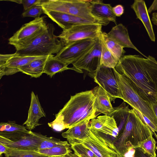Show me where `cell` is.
<instances>
[{
  "label": "cell",
  "instance_id": "cell-1",
  "mask_svg": "<svg viewBox=\"0 0 157 157\" xmlns=\"http://www.w3.org/2000/svg\"><path fill=\"white\" fill-rule=\"evenodd\" d=\"M115 68L132 82L145 100L150 103L157 101V61L154 57L124 55Z\"/></svg>",
  "mask_w": 157,
  "mask_h": 157
},
{
  "label": "cell",
  "instance_id": "cell-2",
  "mask_svg": "<svg viewBox=\"0 0 157 157\" xmlns=\"http://www.w3.org/2000/svg\"><path fill=\"white\" fill-rule=\"evenodd\" d=\"M95 98L92 90L71 96L63 108L55 115V119L48 123V125L55 131L60 132L96 117L94 109Z\"/></svg>",
  "mask_w": 157,
  "mask_h": 157
},
{
  "label": "cell",
  "instance_id": "cell-3",
  "mask_svg": "<svg viewBox=\"0 0 157 157\" xmlns=\"http://www.w3.org/2000/svg\"><path fill=\"white\" fill-rule=\"evenodd\" d=\"M152 134L140 114L132 109L130 111L124 128L113 143L121 157H124L128 150L137 147L139 143Z\"/></svg>",
  "mask_w": 157,
  "mask_h": 157
},
{
  "label": "cell",
  "instance_id": "cell-4",
  "mask_svg": "<svg viewBox=\"0 0 157 157\" xmlns=\"http://www.w3.org/2000/svg\"><path fill=\"white\" fill-rule=\"evenodd\" d=\"M118 84L120 98L137 111L142 117H146L150 122L151 129L157 132V118L151 103L144 98L132 82L125 76L113 68Z\"/></svg>",
  "mask_w": 157,
  "mask_h": 157
},
{
  "label": "cell",
  "instance_id": "cell-5",
  "mask_svg": "<svg viewBox=\"0 0 157 157\" xmlns=\"http://www.w3.org/2000/svg\"><path fill=\"white\" fill-rule=\"evenodd\" d=\"M54 25L48 24L47 29L30 43L17 50L15 53L20 56H47L58 53L65 46L54 34Z\"/></svg>",
  "mask_w": 157,
  "mask_h": 157
},
{
  "label": "cell",
  "instance_id": "cell-6",
  "mask_svg": "<svg viewBox=\"0 0 157 157\" xmlns=\"http://www.w3.org/2000/svg\"><path fill=\"white\" fill-rule=\"evenodd\" d=\"M44 10H52L74 16L102 26L110 21L93 15L91 4L85 0H43L40 3Z\"/></svg>",
  "mask_w": 157,
  "mask_h": 157
},
{
  "label": "cell",
  "instance_id": "cell-7",
  "mask_svg": "<svg viewBox=\"0 0 157 157\" xmlns=\"http://www.w3.org/2000/svg\"><path fill=\"white\" fill-rule=\"evenodd\" d=\"M42 16L24 24L8 40V44L17 50L27 45L43 32L47 28L45 20Z\"/></svg>",
  "mask_w": 157,
  "mask_h": 157
},
{
  "label": "cell",
  "instance_id": "cell-8",
  "mask_svg": "<svg viewBox=\"0 0 157 157\" xmlns=\"http://www.w3.org/2000/svg\"><path fill=\"white\" fill-rule=\"evenodd\" d=\"M40 141L35 132H0V143L6 147L38 151Z\"/></svg>",
  "mask_w": 157,
  "mask_h": 157
},
{
  "label": "cell",
  "instance_id": "cell-9",
  "mask_svg": "<svg viewBox=\"0 0 157 157\" xmlns=\"http://www.w3.org/2000/svg\"><path fill=\"white\" fill-rule=\"evenodd\" d=\"M106 136L90 129V133L85 140L75 144H82L91 150L98 157H121L113 141L106 137Z\"/></svg>",
  "mask_w": 157,
  "mask_h": 157
},
{
  "label": "cell",
  "instance_id": "cell-10",
  "mask_svg": "<svg viewBox=\"0 0 157 157\" xmlns=\"http://www.w3.org/2000/svg\"><path fill=\"white\" fill-rule=\"evenodd\" d=\"M102 27L96 24L74 26L63 30L57 36L65 46L77 40L98 38L102 33Z\"/></svg>",
  "mask_w": 157,
  "mask_h": 157
},
{
  "label": "cell",
  "instance_id": "cell-11",
  "mask_svg": "<svg viewBox=\"0 0 157 157\" xmlns=\"http://www.w3.org/2000/svg\"><path fill=\"white\" fill-rule=\"evenodd\" d=\"M98 38L72 42L65 46L54 57L68 65L72 64L94 46Z\"/></svg>",
  "mask_w": 157,
  "mask_h": 157
},
{
  "label": "cell",
  "instance_id": "cell-12",
  "mask_svg": "<svg viewBox=\"0 0 157 157\" xmlns=\"http://www.w3.org/2000/svg\"><path fill=\"white\" fill-rule=\"evenodd\" d=\"M94 81L109 94L111 101L120 98V94L113 68L102 65L94 72L89 73Z\"/></svg>",
  "mask_w": 157,
  "mask_h": 157
},
{
  "label": "cell",
  "instance_id": "cell-13",
  "mask_svg": "<svg viewBox=\"0 0 157 157\" xmlns=\"http://www.w3.org/2000/svg\"><path fill=\"white\" fill-rule=\"evenodd\" d=\"M99 37L94 46L79 59L72 64L73 70L82 73V70H84L88 71L89 73H92L100 67L101 44Z\"/></svg>",
  "mask_w": 157,
  "mask_h": 157
},
{
  "label": "cell",
  "instance_id": "cell-14",
  "mask_svg": "<svg viewBox=\"0 0 157 157\" xmlns=\"http://www.w3.org/2000/svg\"><path fill=\"white\" fill-rule=\"evenodd\" d=\"M42 56H20L15 52L0 55V77L11 75L20 72L22 67L31 61Z\"/></svg>",
  "mask_w": 157,
  "mask_h": 157
},
{
  "label": "cell",
  "instance_id": "cell-15",
  "mask_svg": "<svg viewBox=\"0 0 157 157\" xmlns=\"http://www.w3.org/2000/svg\"><path fill=\"white\" fill-rule=\"evenodd\" d=\"M89 127L91 130L115 138L119 134L118 128L113 116L104 115L94 118L90 121Z\"/></svg>",
  "mask_w": 157,
  "mask_h": 157
},
{
  "label": "cell",
  "instance_id": "cell-16",
  "mask_svg": "<svg viewBox=\"0 0 157 157\" xmlns=\"http://www.w3.org/2000/svg\"><path fill=\"white\" fill-rule=\"evenodd\" d=\"M44 10L45 14L56 23L63 30L74 26L97 24L94 22L70 14L53 11Z\"/></svg>",
  "mask_w": 157,
  "mask_h": 157
},
{
  "label": "cell",
  "instance_id": "cell-17",
  "mask_svg": "<svg viewBox=\"0 0 157 157\" xmlns=\"http://www.w3.org/2000/svg\"><path fill=\"white\" fill-rule=\"evenodd\" d=\"M46 117V114L41 105L38 95L32 91L28 117L23 125H25L29 130L32 131L36 127L41 124L39 123L40 119Z\"/></svg>",
  "mask_w": 157,
  "mask_h": 157
},
{
  "label": "cell",
  "instance_id": "cell-18",
  "mask_svg": "<svg viewBox=\"0 0 157 157\" xmlns=\"http://www.w3.org/2000/svg\"><path fill=\"white\" fill-rule=\"evenodd\" d=\"M95 96L94 109L96 115L100 113L108 115L114 110L108 94L99 86L92 90Z\"/></svg>",
  "mask_w": 157,
  "mask_h": 157
},
{
  "label": "cell",
  "instance_id": "cell-19",
  "mask_svg": "<svg viewBox=\"0 0 157 157\" xmlns=\"http://www.w3.org/2000/svg\"><path fill=\"white\" fill-rule=\"evenodd\" d=\"M131 6L134 11L137 18L142 23L151 40L155 42V36L145 1L143 0H135Z\"/></svg>",
  "mask_w": 157,
  "mask_h": 157
},
{
  "label": "cell",
  "instance_id": "cell-20",
  "mask_svg": "<svg viewBox=\"0 0 157 157\" xmlns=\"http://www.w3.org/2000/svg\"><path fill=\"white\" fill-rule=\"evenodd\" d=\"M90 120H87L68 128L67 131L62 133V136L66 139L70 144L84 140L90 132L89 123Z\"/></svg>",
  "mask_w": 157,
  "mask_h": 157
},
{
  "label": "cell",
  "instance_id": "cell-21",
  "mask_svg": "<svg viewBox=\"0 0 157 157\" xmlns=\"http://www.w3.org/2000/svg\"><path fill=\"white\" fill-rule=\"evenodd\" d=\"M107 34L109 37L123 48H133L145 58H147V56L143 54L133 45L129 38L127 28L122 24L116 25Z\"/></svg>",
  "mask_w": 157,
  "mask_h": 157
},
{
  "label": "cell",
  "instance_id": "cell-22",
  "mask_svg": "<svg viewBox=\"0 0 157 157\" xmlns=\"http://www.w3.org/2000/svg\"><path fill=\"white\" fill-rule=\"evenodd\" d=\"M91 11L94 15L109 21L113 22L117 25L116 16L113 11V7L109 4L103 3L101 0H92Z\"/></svg>",
  "mask_w": 157,
  "mask_h": 157
},
{
  "label": "cell",
  "instance_id": "cell-23",
  "mask_svg": "<svg viewBox=\"0 0 157 157\" xmlns=\"http://www.w3.org/2000/svg\"><path fill=\"white\" fill-rule=\"evenodd\" d=\"M49 56L43 57L31 61L21 67L19 69L20 72L32 77H40L44 73V65Z\"/></svg>",
  "mask_w": 157,
  "mask_h": 157
},
{
  "label": "cell",
  "instance_id": "cell-24",
  "mask_svg": "<svg viewBox=\"0 0 157 157\" xmlns=\"http://www.w3.org/2000/svg\"><path fill=\"white\" fill-rule=\"evenodd\" d=\"M53 55L49 56L45 63L44 73L52 78L57 73L67 70H72V67H69L68 65L55 58Z\"/></svg>",
  "mask_w": 157,
  "mask_h": 157
},
{
  "label": "cell",
  "instance_id": "cell-25",
  "mask_svg": "<svg viewBox=\"0 0 157 157\" xmlns=\"http://www.w3.org/2000/svg\"><path fill=\"white\" fill-rule=\"evenodd\" d=\"M130 109L124 102L118 107L114 108L113 111L108 115L114 118L119 130V133L123 129L126 123Z\"/></svg>",
  "mask_w": 157,
  "mask_h": 157
},
{
  "label": "cell",
  "instance_id": "cell-26",
  "mask_svg": "<svg viewBox=\"0 0 157 157\" xmlns=\"http://www.w3.org/2000/svg\"><path fill=\"white\" fill-rule=\"evenodd\" d=\"M102 33L99 37L101 44V66L114 68L115 67L119 61L108 48Z\"/></svg>",
  "mask_w": 157,
  "mask_h": 157
},
{
  "label": "cell",
  "instance_id": "cell-27",
  "mask_svg": "<svg viewBox=\"0 0 157 157\" xmlns=\"http://www.w3.org/2000/svg\"><path fill=\"white\" fill-rule=\"evenodd\" d=\"M71 145L67 141L57 146L38 151L41 154L52 157L63 156L72 152Z\"/></svg>",
  "mask_w": 157,
  "mask_h": 157
},
{
  "label": "cell",
  "instance_id": "cell-28",
  "mask_svg": "<svg viewBox=\"0 0 157 157\" xmlns=\"http://www.w3.org/2000/svg\"><path fill=\"white\" fill-rule=\"evenodd\" d=\"M5 157H52L35 150H23L7 147Z\"/></svg>",
  "mask_w": 157,
  "mask_h": 157
},
{
  "label": "cell",
  "instance_id": "cell-29",
  "mask_svg": "<svg viewBox=\"0 0 157 157\" xmlns=\"http://www.w3.org/2000/svg\"><path fill=\"white\" fill-rule=\"evenodd\" d=\"M102 35L108 48L119 61L125 52L124 48L109 37L105 32H102Z\"/></svg>",
  "mask_w": 157,
  "mask_h": 157
},
{
  "label": "cell",
  "instance_id": "cell-30",
  "mask_svg": "<svg viewBox=\"0 0 157 157\" xmlns=\"http://www.w3.org/2000/svg\"><path fill=\"white\" fill-rule=\"evenodd\" d=\"M35 133L40 140L38 150L52 148L63 144L66 141L53 137H48L40 133L35 132Z\"/></svg>",
  "mask_w": 157,
  "mask_h": 157
},
{
  "label": "cell",
  "instance_id": "cell-31",
  "mask_svg": "<svg viewBox=\"0 0 157 157\" xmlns=\"http://www.w3.org/2000/svg\"><path fill=\"white\" fill-rule=\"evenodd\" d=\"M152 135L153 134L151 135L145 140L139 143L137 147L141 148L144 152L148 154L151 157H156V142Z\"/></svg>",
  "mask_w": 157,
  "mask_h": 157
},
{
  "label": "cell",
  "instance_id": "cell-32",
  "mask_svg": "<svg viewBox=\"0 0 157 157\" xmlns=\"http://www.w3.org/2000/svg\"><path fill=\"white\" fill-rule=\"evenodd\" d=\"M71 145L72 150L76 157H98L91 150L82 143L74 144Z\"/></svg>",
  "mask_w": 157,
  "mask_h": 157
},
{
  "label": "cell",
  "instance_id": "cell-33",
  "mask_svg": "<svg viewBox=\"0 0 157 157\" xmlns=\"http://www.w3.org/2000/svg\"><path fill=\"white\" fill-rule=\"evenodd\" d=\"M0 132L22 131L29 132L25 126L16 124L15 121H9L7 122H1L0 124Z\"/></svg>",
  "mask_w": 157,
  "mask_h": 157
},
{
  "label": "cell",
  "instance_id": "cell-34",
  "mask_svg": "<svg viewBox=\"0 0 157 157\" xmlns=\"http://www.w3.org/2000/svg\"><path fill=\"white\" fill-rule=\"evenodd\" d=\"M45 14L44 10L40 4H37L25 11L22 13L23 17H32L35 19L40 17L42 14Z\"/></svg>",
  "mask_w": 157,
  "mask_h": 157
},
{
  "label": "cell",
  "instance_id": "cell-35",
  "mask_svg": "<svg viewBox=\"0 0 157 157\" xmlns=\"http://www.w3.org/2000/svg\"><path fill=\"white\" fill-rule=\"evenodd\" d=\"M42 0H21V4L23 5L24 10L25 11L33 6L40 4Z\"/></svg>",
  "mask_w": 157,
  "mask_h": 157
},
{
  "label": "cell",
  "instance_id": "cell-36",
  "mask_svg": "<svg viewBox=\"0 0 157 157\" xmlns=\"http://www.w3.org/2000/svg\"><path fill=\"white\" fill-rule=\"evenodd\" d=\"M113 11L115 15L117 17H120L124 13V9L123 6L121 5H117L113 7Z\"/></svg>",
  "mask_w": 157,
  "mask_h": 157
},
{
  "label": "cell",
  "instance_id": "cell-37",
  "mask_svg": "<svg viewBox=\"0 0 157 157\" xmlns=\"http://www.w3.org/2000/svg\"><path fill=\"white\" fill-rule=\"evenodd\" d=\"M135 148V151L134 157H151L144 152L141 148L138 147Z\"/></svg>",
  "mask_w": 157,
  "mask_h": 157
},
{
  "label": "cell",
  "instance_id": "cell-38",
  "mask_svg": "<svg viewBox=\"0 0 157 157\" xmlns=\"http://www.w3.org/2000/svg\"><path fill=\"white\" fill-rule=\"evenodd\" d=\"M147 10L148 13H149L157 10V0L153 1Z\"/></svg>",
  "mask_w": 157,
  "mask_h": 157
},
{
  "label": "cell",
  "instance_id": "cell-39",
  "mask_svg": "<svg viewBox=\"0 0 157 157\" xmlns=\"http://www.w3.org/2000/svg\"><path fill=\"white\" fill-rule=\"evenodd\" d=\"M135 151V148L129 150L125 154L124 157H134Z\"/></svg>",
  "mask_w": 157,
  "mask_h": 157
},
{
  "label": "cell",
  "instance_id": "cell-40",
  "mask_svg": "<svg viewBox=\"0 0 157 157\" xmlns=\"http://www.w3.org/2000/svg\"><path fill=\"white\" fill-rule=\"evenodd\" d=\"M151 104L154 113L157 118V101L151 102Z\"/></svg>",
  "mask_w": 157,
  "mask_h": 157
},
{
  "label": "cell",
  "instance_id": "cell-41",
  "mask_svg": "<svg viewBox=\"0 0 157 157\" xmlns=\"http://www.w3.org/2000/svg\"><path fill=\"white\" fill-rule=\"evenodd\" d=\"M151 21L153 24L157 27V12H154L152 13Z\"/></svg>",
  "mask_w": 157,
  "mask_h": 157
},
{
  "label": "cell",
  "instance_id": "cell-42",
  "mask_svg": "<svg viewBox=\"0 0 157 157\" xmlns=\"http://www.w3.org/2000/svg\"><path fill=\"white\" fill-rule=\"evenodd\" d=\"M7 147L0 143V155L1 156L2 154H5L6 151Z\"/></svg>",
  "mask_w": 157,
  "mask_h": 157
},
{
  "label": "cell",
  "instance_id": "cell-43",
  "mask_svg": "<svg viewBox=\"0 0 157 157\" xmlns=\"http://www.w3.org/2000/svg\"><path fill=\"white\" fill-rule=\"evenodd\" d=\"M55 157H76V155L74 153L71 152L69 154L63 156Z\"/></svg>",
  "mask_w": 157,
  "mask_h": 157
},
{
  "label": "cell",
  "instance_id": "cell-44",
  "mask_svg": "<svg viewBox=\"0 0 157 157\" xmlns=\"http://www.w3.org/2000/svg\"><path fill=\"white\" fill-rule=\"evenodd\" d=\"M153 132V134L155 136V138H156V139L157 140V134L155 133V132Z\"/></svg>",
  "mask_w": 157,
  "mask_h": 157
}]
</instances>
